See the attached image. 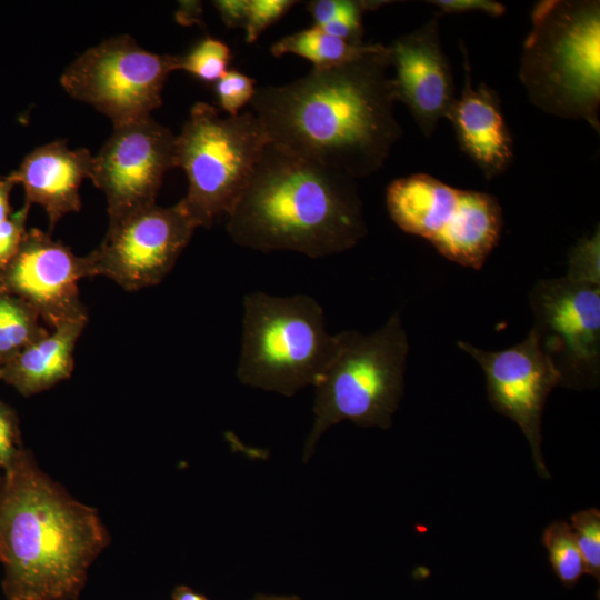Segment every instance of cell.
Instances as JSON below:
<instances>
[{"label": "cell", "instance_id": "22", "mask_svg": "<svg viewBox=\"0 0 600 600\" xmlns=\"http://www.w3.org/2000/svg\"><path fill=\"white\" fill-rule=\"evenodd\" d=\"M231 59V50L224 42L207 37L188 53L179 56V70L207 83L217 82L228 71Z\"/></svg>", "mask_w": 600, "mask_h": 600}, {"label": "cell", "instance_id": "1", "mask_svg": "<svg viewBox=\"0 0 600 600\" xmlns=\"http://www.w3.org/2000/svg\"><path fill=\"white\" fill-rule=\"evenodd\" d=\"M387 46L313 69L288 84L256 89L250 102L270 142L360 179L377 172L402 136Z\"/></svg>", "mask_w": 600, "mask_h": 600}, {"label": "cell", "instance_id": "34", "mask_svg": "<svg viewBox=\"0 0 600 600\" xmlns=\"http://www.w3.org/2000/svg\"><path fill=\"white\" fill-rule=\"evenodd\" d=\"M172 600H209L206 596L196 592L191 588L180 584L177 586L172 593H171Z\"/></svg>", "mask_w": 600, "mask_h": 600}, {"label": "cell", "instance_id": "8", "mask_svg": "<svg viewBox=\"0 0 600 600\" xmlns=\"http://www.w3.org/2000/svg\"><path fill=\"white\" fill-rule=\"evenodd\" d=\"M386 204L402 231L429 241L442 257L474 270L482 268L498 246L503 228L496 197L451 187L427 173L391 181Z\"/></svg>", "mask_w": 600, "mask_h": 600}, {"label": "cell", "instance_id": "3", "mask_svg": "<svg viewBox=\"0 0 600 600\" xmlns=\"http://www.w3.org/2000/svg\"><path fill=\"white\" fill-rule=\"evenodd\" d=\"M357 180L269 142L227 214L234 243L310 258L354 247L367 224Z\"/></svg>", "mask_w": 600, "mask_h": 600}, {"label": "cell", "instance_id": "23", "mask_svg": "<svg viewBox=\"0 0 600 600\" xmlns=\"http://www.w3.org/2000/svg\"><path fill=\"white\" fill-rule=\"evenodd\" d=\"M571 529L581 553L586 572L600 579V511L596 508L574 513Z\"/></svg>", "mask_w": 600, "mask_h": 600}, {"label": "cell", "instance_id": "4", "mask_svg": "<svg viewBox=\"0 0 600 600\" xmlns=\"http://www.w3.org/2000/svg\"><path fill=\"white\" fill-rule=\"evenodd\" d=\"M519 78L530 102L599 133L600 2L543 0L531 12Z\"/></svg>", "mask_w": 600, "mask_h": 600}, {"label": "cell", "instance_id": "32", "mask_svg": "<svg viewBox=\"0 0 600 600\" xmlns=\"http://www.w3.org/2000/svg\"><path fill=\"white\" fill-rule=\"evenodd\" d=\"M17 183L10 174L0 176V222L8 219L13 212L10 207V192Z\"/></svg>", "mask_w": 600, "mask_h": 600}, {"label": "cell", "instance_id": "9", "mask_svg": "<svg viewBox=\"0 0 600 600\" xmlns=\"http://www.w3.org/2000/svg\"><path fill=\"white\" fill-rule=\"evenodd\" d=\"M179 70V56L141 48L128 34L88 49L62 73L69 96L94 107L113 127L147 117L162 103L169 73Z\"/></svg>", "mask_w": 600, "mask_h": 600}, {"label": "cell", "instance_id": "5", "mask_svg": "<svg viewBox=\"0 0 600 600\" xmlns=\"http://www.w3.org/2000/svg\"><path fill=\"white\" fill-rule=\"evenodd\" d=\"M409 341L399 312L372 333H336L331 359L313 386V424L303 461L330 427L350 420L360 427L388 429L403 394Z\"/></svg>", "mask_w": 600, "mask_h": 600}, {"label": "cell", "instance_id": "2", "mask_svg": "<svg viewBox=\"0 0 600 600\" xmlns=\"http://www.w3.org/2000/svg\"><path fill=\"white\" fill-rule=\"evenodd\" d=\"M110 541L97 509L43 472L30 450L22 448L0 473L6 600H78Z\"/></svg>", "mask_w": 600, "mask_h": 600}, {"label": "cell", "instance_id": "13", "mask_svg": "<svg viewBox=\"0 0 600 600\" xmlns=\"http://www.w3.org/2000/svg\"><path fill=\"white\" fill-rule=\"evenodd\" d=\"M458 347L481 367L492 408L516 422L527 437L539 476L550 478L541 452V418L550 392L560 386V376L533 332L503 350L488 351L464 341Z\"/></svg>", "mask_w": 600, "mask_h": 600}, {"label": "cell", "instance_id": "25", "mask_svg": "<svg viewBox=\"0 0 600 600\" xmlns=\"http://www.w3.org/2000/svg\"><path fill=\"white\" fill-rule=\"evenodd\" d=\"M256 89V80L237 70H228L214 82L219 106L230 117L238 116L239 111L251 102Z\"/></svg>", "mask_w": 600, "mask_h": 600}, {"label": "cell", "instance_id": "28", "mask_svg": "<svg viewBox=\"0 0 600 600\" xmlns=\"http://www.w3.org/2000/svg\"><path fill=\"white\" fill-rule=\"evenodd\" d=\"M31 206L24 203L17 212L0 222V270H2L18 252L27 232L26 223Z\"/></svg>", "mask_w": 600, "mask_h": 600}, {"label": "cell", "instance_id": "10", "mask_svg": "<svg viewBox=\"0 0 600 600\" xmlns=\"http://www.w3.org/2000/svg\"><path fill=\"white\" fill-rule=\"evenodd\" d=\"M531 331L560 376V386L594 388L600 377V287L566 277L538 281L530 292Z\"/></svg>", "mask_w": 600, "mask_h": 600}, {"label": "cell", "instance_id": "35", "mask_svg": "<svg viewBox=\"0 0 600 600\" xmlns=\"http://www.w3.org/2000/svg\"><path fill=\"white\" fill-rule=\"evenodd\" d=\"M251 600H302L299 597L292 596V597H278V596H263V594H257Z\"/></svg>", "mask_w": 600, "mask_h": 600}, {"label": "cell", "instance_id": "33", "mask_svg": "<svg viewBox=\"0 0 600 600\" xmlns=\"http://www.w3.org/2000/svg\"><path fill=\"white\" fill-rule=\"evenodd\" d=\"M180 9L177 12V20L180 23L188 24L199 21L201 14V3L198 1L180 2Z\"/></svg>", "mask_w": 600, "mask_h": 600}, {"label": "cell", "instance_id": "31", "mask_svg": "<svg viewBox=\"0 0 600 600\" xmlns=\"http://www.w3.org/2000/svg\"><path fill=\"white\" fill-rule=\"evenodd\" d=\"M213 6L228 28L244 27L248 0H217Z\"/></svg>", "mask_w": 600, "mask_h": 600}, {"label": "cell", "instance_id": "21", "mask_svg": "<svg viewBox=\"0 0 600 600\" xmlns=\"http://www.w3.org/2000/svg\"><path fill=\"white\" fill-rule=\"evenodd\" d=\"M542 543L556 576L564 587H573L586 573V568L570 524L563 521L550 523L543 530Z\"/></svg>", "mask_w": 600, "mask_h": 600}, {"label": "cell", "instance_id": "20", "mask_svg": "<svg viewBox=\"0 0 600 600\" xmlns=\"http://www.w3.org/2000/svg\"><path fill=\"white\" fill-rule=\"evenodd\" d=\"M47 332L27 302L0 290V368Z\"/></svg>", "mask_w": 600, "mask_h": 600}, {"label": "cell", "instance_id": "17", "mask_svg": "<svg viewBox=\"0 0 600 600\" xmlns=\"http://www.w3.org/2000/svg\"><path fill=\"white\" fill-rule=\"evenodd\" d=\"M93 156L86 148L72 150L56 140L27 154L10 173L24 190V203L41 206L52 231L62 217L81 208L79 188L90 178Z\"/></svg>", "mask_w": 600, "mask_h": 600}, {"label": "cell", "instance_id": "26", "mask_svg": "<svg viewBox=\"0 0 600 600\" xmlns=\"http://www.w3.org/2000/svg\"><path fill=\"white\" fill-rule=\"evenodd\" d=\"M298 1L248 0L244 23L246 41L253 43L271 24L280 20Z\"/></svg>", "mask_w": 600, "mask_h": 600}, {"label": "cell", "instance_id": "11", "mask_svg": "<svg viewBox=\"0 0 600 600\" xmlns=\"http://www.w3.org/2000/svg\"><path fill=\"white\" fill-rule=\"evenodd\" d=\"M197 228L180 201L110 220L102 243L89 253L93 277H107L127 291L156 286L172 270Z\"/></svg>", "mask_w": 600, "mask_h": 600}, {"label": "cell", "instance_id": "7", "mask_svg": "<svg viewBox=\"0 0 600 600\" xmlns=\"http://www.w3.org/2000/svg\"><path fill=\"white\" fill-rule=\"evenodd\" d=\"M269 142L251 111L222 118L209 103L192 106L176 136L174 161L188 178L180 202L198 228H210L231 211Z\"/></svg>", "mask_w": 600, "mask_h": 600}, {"label": "cell", "instance_id": "15", "mask_svg": "<svg viewBox=\"0 0 600 600\" xmlns=\"http://www.w3.org/2000/svg\"><path fill=\"white\" fill-rule=\"evenodd\" d=\"M438 17L387 46L397 101L407 106L420 131L431 137L448 117L457 96L442 49Z\"/></svg>", "mask_w": 600, "mask_h": 600}, {"label": "cell", "instance_id": "18", "mask_svg": "<svg viewBox=\"0 0 600 600\" xmlns=\"http://www.w3.org/2000/svg\"><path fill=\"white\" fill-rule=\"evenodd\" d=\"M87 320L63 323L38 338L0 368V380L20 394L46 391L73 371V351Z\"/></svg>", "mask_w": 600, "mask_h": 600}, {"label": "cell", "instance_id": "30", "mask_svg": "<svg viewBox=\"0 0 600 600\" xmlns=\"http://www.w3.org/2000/svg\"><path fill=\"white\" fill-rule=\"evenodd\" d=\"M441 13L483 12L490 17H501L506 7L493 0H431Z\"/></svg>", "mask_w": 600, "mask_h": 600}, {"label": "cell", "instance_id": "29", "mask_svg": "<svg viewBox=\"0 0 600 600\" xmlns=\"http://www.w3.org/2000/svg\"><path fill=\"white\" fill-rule=\"evenodd\" d=\"M22 448L18 414L0 400V473Z\"/></svg>", "mask_w": 600, "mask_h": 600}, {"label": "cell", "instance_id": "12", "mask_svg": "<svg viewBox=\"0 0 600 600\" xmlns=\"http://www.w3.org/2000/svg\"><path fill=\"white\" fill-rule=\"evenodd\" d=\"M174 140L151 116L113 127L89 178L106 196L109 221L156 204L166 172L176 167Z\"/></svg>", "mask_w": 600, "mask_h": 600}, {"label": "cell", "instance_id": "14", "mask_svg": "<svg viewBox=\"0 0 600 600\" xmlns=\"http://www.w3.org/2000/svg\"><path fill=\"white\" fill-rule=\"evenodd\" d=\"M93 277L89 254L76 256L37 228L27 230L11 261L0 270V290L27 302L51 329L88 320L78 283Z\"/></svg>", "mask_w": 600, "mask_h": 600}, {"label": "cell", "instance_id": "16", "mask_svg": "<svg viewBox=\"0 0 600 600\" xmlns=\"http://www.w3.org/2000/svg\"><path fill=\"white\" fill-rule=\"evenodd\" d=\"M464 82L447 119L452 123L460 149L491 180L503 173L513 160V141L506 123L499 94L484 83L472 84L466 47Z\"/></svg>", "mask_w": 600, "mask_h": 600}, {"label": "cell", "instance_id": "27", "mask_svg": "<svg viewBox=\"0 0 600 600\" xmlns=\"http://www.w3.org/2000/svg\"><path fill=\"white\" fill-rule=\"evenodd\" d=\"M383 1L314 0L308 3L314 24L324 23L351 16H363L364 11L382 6Z\"/></svg>", "mask_w": 600, "mask_h": 600}, {"label": "cell", "instance_id": "24", "mask_svg": "<svg viewBox=\"0 0 600 600\" xmlns=\"http://www.w3.org/2000/svg\"><path fill=\"white\" fill-rule=\"evenodd\" d=\"M567 279L600 287V230L581 238L568 254Z\"/></svg>", "mask_w": 600, "mask_h": 600}, {"label": "cell", "instance_id": "19", "mask_svg": "<svg viewBox=\"0 0 600 600\" xmlns=\"http://www.w3.org/2000/svg\"><path fill=\"white\" fill-rule=\"evenodd\" d=\"M380 43L353 44L324 32L313 24L311 28L288 34L271 46L274 57L296 54L309 60L313 69H327L358 59L378 48Z\"/></svg>", "mask_w": 600, "mask_h": 600}, {"label": "cell", "instance_id": "6", "mask_svg": "<svg viewBox=\"0 0 600 600\" xmlns=\"http://www.w3.org/2000/svg\"><path fill=\"white\" fill-rule=\"evenodd\" d=\"M336 347L319 302L307 294L243 299L237 377L246 386L291 397L314 386Z\"/></svg>", "mask_w": 600, "mask_h": 600}]
</instances>
